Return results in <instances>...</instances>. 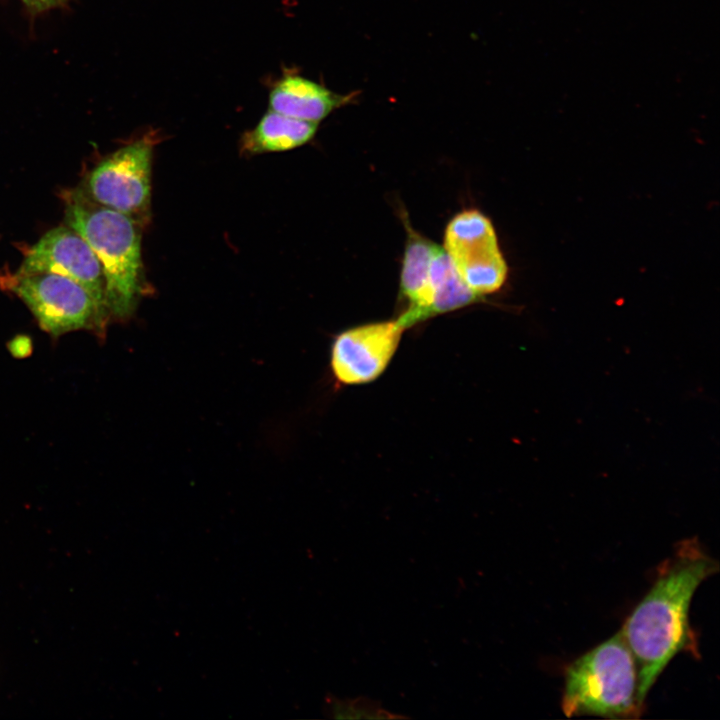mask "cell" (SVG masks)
I'll use <instances>...</instances> for the list:
<instances>
[{"instance_id":"6da1fadb","label":"cell","mask_w":720,"mask_h":720,"mask_svg":"<svg viewBox=\"0 0 720 720\" xmlns=\"http://www.w3.org/2000/svg\"><path fill=\"white\" fill-rule=\"evenodd\" d=\"M718 571V561L697 538L681 541L626 619L620 631L636 662L638 698L644 706L653 684L678 653L699 656L689 623L690 604L699 585Z\"/></svg>"},{"instance_id":"7a4b0ae2","label":"cell","mask_w":720,"mask_h":720,"mask_svg":"<svg viewBox=\"0 0 720 720\" xmlns=\"http://www.w3.org/2000/svg\"><path fill=\"white\" fill-rule=\"evenodd\" d=\"M65 224L98 258L110 317L127 320L151 291L141 256L143 226L131 217L90 200L79 188L64 193Z\"/></svg>"},{"instance_id":"3957f363","label":"cell","mask_w":720,"mask_h":720,"mask_svg":"<svg viewBox=\"0 0 720 720\" xmlns=\"http://www.w3.org/2000/svg\"><path fill=\"white\" fill-rule=\"evenodd\" d=\"M561 707L567 717L641 716L636 662L621 631L567 666Z\"/></svg>"},{"instance_id":"277c9868","label":"cell","mask_w":720,"mask_h":720,"mask_svg":"<svg viewBox=\"0 0 720 720\" xmlns=\"http://www.w3.org/2000/svg\"><path fill=\"white\" fill-rule=\"evenodd\" d=\"M0 287L18 296L40 327L58 337L75 330L105 335L110 314L77 282L49 272H2Z\"/></svg>"},{"instance_id":"5b68a950","label":"cell","mask_w":720,"mask_h":720,"mask_svg":"<svg viewBox=\"0 0 720 720\" xmlns=\"http://www.w3.org/2000/svg\"><path fill=\"white\" fill-rule=\"evenodd\" d=\"M158 134L150 130L101 160L79 188L93 202L123 213L143 227L151 219V173Z\"/></svg>"},{"instance_id":"8992f818","label":"cell","mask_w":720,"mask_h":720,"mask_svg":"<svg viewBox=\"0 0 720 720\" xmlns=\"http://www.w3.org/2000/svg\"><path fill=\"white\" fill-rule=\"evenodd\" d=\"M444 249L464 282L483 296L501 288L507 265L490 220L477 210H465L448 223Z\"/></svg>"},{"instance_id":"52a82bcc","label":"cell","mask_w":720,"mask_h":720,"mask_svg":"<svg viewBox=\"0 0 720 720\" xmlns=\"http://www.w3.org/2000/svg\"><path fill=\"white\" fill-rule=\"evenodd\" d=\"M17 272H49L67 277L107 308L101 264L87 242L67 225L49 230L29 247Z\"/></svg>"},{"instance_id":"ba28073f","label":"cell","mask_w":720,"mask_h":720,"mask_svg":"<svg viewBox=\"0 0 720 720\" xmlns=\"http://www.w3.org/2000/svg\"><path fill=\"white\" fill-rule=\"evenodd\" d=\"M404 327L395 321L368 323L338 334L331 367L343 384H363L379 377L394 355Z\"/></svg>"},{"instance_id":"9c48e42d","label":"cell","mask_w":720,"mask_h":720,"mask_svg":"<svg viewBox=\"0 0 720 720\" xmlns=\"http://www.w3.org/2000/svg\"><path fill=\"white\" fill-rule=\"evenodd\" d=\"M353 95L333 92L322 84L295 72H284L269 90V110L319 123L334 110L346 105Z\"/></svg>"},{"instance_id":"30bf717a","label":"cell","mask_w":720,"mask_h":720,"mask_svg":"<svg viewBox=\"0 0 720 720\" xmlns=\"http://www.w3.org/2000/svg\"><path fill=\"white\" fill-rule=\"evenodd\" d=\"M405 227L407 241L402 260L400 292L409 305L397 319L404 329L428 319L430 265L438 246L412 229L407 221Z\"/></svg>"},{"instance_id":"8fae6325","label":"cell","mask_w":720,"mask_h":720,"mask_svg":"<svg viewBox=\"0 0 720 720\" xmlns=\"http://www.w3.org/2000/svg\"><path fill=\"white\" fill-rule=\"evenodd\" d=\"M318 124L268 110L254 128L242 134L240 153L255 156L300 147L314 137Z\"/></svg>"},{"instance_id":"7c38bea8","label":"cell","mask_w":720,"mask_h":720,"mask_svg":"<svg viewBox=\"0 0 720 720\" xmlns=\"http://www.w3.org/2000/svg\"><path fill=\"white\" fill-rule=\"evenodd\" d=\"M461 278L444 248L437 246L430 265L428 318L481 300Z\"/></svg>"},{"instance_id":"4fadbf2b","label":"cell","mask_w":720,"mask_h":720,"mask_svg":"<svg viewBox=\"0 0 720 720\" xmlns=\"http://www.w3.org/2000/svg\"><path fill=\"white\" fill-rule=\"evenodd\" d=\"M325 712L336 719H393L406 716L393 714L381 707L379 703L368 697L356 699H339L333 695L325 698Z\"/></svg>"},{"instance_id":"5bb4252c","label":"cell","mask_w":720,"mask_h":720,"mask_svg":"<svg viewBox=\"0 0 720 720\" xmlns=\"http://www.w3.org/2000/svg\"><path fill=\"white\" fill-rule=\"evenodd\" d=\"M9 352L18 359L31 355L33 351L32 339L27 335H17L8 342Z\"/></svg>"},{"instance_id":"9a60e30c","label":"cell","mask_w":720,"mask_h":720,"mask_svg":"<svg viewBox=\"0 0 720 720\" xmlns=\"http://www.w3.org/2000/svg\"><path fill=\"white\" fill-rule=\"evenodd\" d=\"M32 12H43L63 6L68 0H21Z\"/></svg>"}]
</instances>
